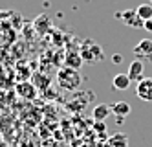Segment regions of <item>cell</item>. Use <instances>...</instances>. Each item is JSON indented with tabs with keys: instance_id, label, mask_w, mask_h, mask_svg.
I'll return each instance as SVG.
<instances>
[{
	"instance_id": "obj_13",
	"label": "cell",
	"mask_w": 152,
	"mask_h": 147,
	"mask_svg": "<svg viewBox=\"0 0 152 147\" xmlns=\"http://www.w3.org/2000/svg\"><path fill=\"white\" fill-rule=\"evenodd\" d=\"M112 63H114V64H121V63H123V55H121V53H114V55H112Z\"/></svg>"
},
{
	"instance_id": "obj_6",
	"label": "cell",
	"mask_w": 152,
	"mask_h": 147,
	"mask_svg": "<svg viewBox=\"0 0 152 147\" xmlns=\"http://www.w3.org/2000/svg\"><path fill=\"white\" fill-rule=\"evenodd\" d=\"M143 61H139V59H134L132 63H130L128 66V77L132 79V81H136V79H143Z\"/></svg>"
},
{
	"instance_id": "obj_10",
	"label": "cell",
	"mask_w": 152,
	"mask_h": 147,
	"mask_svg": "<svg viewBox=\"0 0 152 147\" xmlns=\"http://www.w3.org/2000/svg\"><path fill=\"white\" fill-rule=\"evenodd\" d=\"M136 11H137L141 20H150L152 18V4H139Z\"/></svg>"
},
{
	"instance_id": "obj_9",
	"label": "cell",
	"mask_w": 152,
	"mask_h": 147,
	"mask_svg": "<svg viewBox=\"0 0 152 147\" xmlns=\"http://www.w3.org/2000/svg\"><path fill=\"white\" fill-rule=\"evenodd\" d=\"M132 83V79L128 77V74H117L114 79H112V85H114V90H126Z\"/></svg>"
},
{
	"instance_id": "obj_17",
	"label": "cell",
	"mask_w": 152,
	"mask_h": 147,
	"mask_svg": "<svg viewBox=\"0 0 152 147\" xmlns=\"http://www.w3.org/2000/svg\"><path fill=\"white\" fill-rule=\"evenodd\" d=\"M150 4H152V0H150Z\"/></svg>"
},
{
	"instance_id": "obj_3",
	"label": "cell",
	"mask_w": 152,
	"mask_h": 147,
	"mask_svg": "<svg viewBox=\"0 0 152 147\" xmlns=\"http://www.w3.org/2000/svg\"><path fill=\"white\" fill-rule=\"evenodd\" d=\"M134 55L139 61H143V59L152 61V41L150 39H141L134 46Z\"/></svg>"
},
{
	"instance_id": "obj_7",
	"label": "cell",
	"mask_w": 152,
	"mask_h": 147,
	"mask_svg": "<svg viewBox=\"0 0 152 147\" xmlns=\"http://www.w3.org/2000/svg\"><path fill=\"white\" fill-rule=\"evenodd\" d=\"M110 109L115 118H125L130 114V103H126V101H115V103L110 105Z\"/></svg>"
},
{
	"instance_id": "obj_16",
	"label": "cell",
	"mask_w": 152,
	"mask_h": 147,
	"mask_svg": "<svg viewBox=\"0 0 152 147\" xmlns=\"http://www.w3.org/2000/svg\"><path fill=\"white\" fill-rule=\"evenodd\" d=\"M2 17H4V13H2V11H0V18H2Z\"/></svg>"
},
{
	"instance_id": "obj_8",
	"label": "cell",
	"mask_w": 152,
	"mask_h": 147,
	"mask_svg": "<svg viewBox=\"0 0 152 147\" xmlns=\"http://www.w3.org/2000/svg\"><path fill=\"white\" fill-rule=\"evenodd\" d=\"M17 92L22 96V98H26V99H31V98H35V96H37V86L24 81V83H18Z\"/></svg>"
},
{
	"instance_id": "obj_14",
	"label": "cell",
	"mask_w": 152,
	"mask_h": 147,
	"mask_svg": "<svg viewBox=\"0 0 152 147\" xmlns=\"http://www.w3.org/2000/svg\"><path fill=\"white\" fill-rule=\"evenodd\" d=\"M143 28H145L148 33H152V18H150V20H145V26H143Z\"/></svg>"
},
{
	"instance_id": "obj_1",
	"label": "cell",
	"mask_w": 152,
	"mask_h": 147,
	"mask_svg": "<svg viewBox=\"0 0 152 147\" xmlns=\"http://www.w3.org/2000/svg\"><path fill=\"white\" fill-rule=\"evenodd\" d=\"M57 81H59L61 88H64V90H75V88H79L83 79H81V74L75 68L64 66V68H61L59 74H57Z\"/></svg>"
},
{
	"instance_id": "obj_11",
	"label": "cell",
	"mask_w": 152,
	"mask_h": 147,
	"mask_svg": "<svg viewBox=\"0 0 152 147\" xmlns=\"http://www.w3.org/2000/svg\"><path fill=\"white\" fill-rule=\"evenodd\" d=\"M83 55H79V53H70L68 55V59H66V66H70V68H75L77 70L79 66L83 64Z\"/></svg>"
},
{
	"instance_id": "obj_4",
	"label": "cell",
	"mask_w": 152,
	"mask_h": 147,
	"mask_svg": "<svg viewBox=\"0 0 152 147\" xmlns=\"http://www.w3.org/2000/svg\"><path fill=\"white\" fill-rule=\"evenodd\" d=\"M136 94L139 99L152 103V77H143L136 86Z\"/></svg>"
},
{
	"instance_id": "obj_12",
	"label": "cell",
	"mask_w": 152,
	"mask_h": 147,
	"mask_svg": "<svg viewBox=\"0 0 152 147\" xmlns=\"http://www.w3.org/2000/svg\"><path fill=\"white\" fill-rule=\"evenodd\" d=\"M110 147H128V138L125 134H115L110 138Z\"/></svg>"
},
{
	"instance_id": "obj_5",
	"label": "cell",
	"mask_w": 152,
	"mask_h": 147,
	"mask_svg": "<svg viewBox=\"0 0 152 147\" xmlns=\"http://www.w3.org/2000/svg\"><path fill=\"white\" fill-rule=\"evenodd\" d=\"M110 114H112L110 105H104V103L95 105V107H94V110H92V118H94L95 121H104Z\"/></svg>"
},
{
	"instance_id": "obj_2",
	"label": "cell",
	"mask_w": 152,
	"mask_h": 147,
	"mask_svg": "<svg viewBox=\"0 0 152 147\" xmlns=\"http://www.w3.org/2000/svg\"><path fill=\"white\" fill-rule=\"evenodd\" d=\"M115 15H117V18H121L126 26H132V28H143L145 26V20L139 18L136 9H125V11H119Z\"/></svg>"
},
{
	"instance_id": "obj_15",
	"label": "cell",
	"mask_w": 152,
	"mask_h": 147,
	"mask_svg": "<svg viewBox=\"0 0 152 147\" xmlns=\"http://www.w3.org/2000/svg\"><path fill=\"white\" fill-rule=\"evenodd\" d=\"M95 129H97V131H101V132H103V131H104L106 127H104V123H103V121H95Z\"/></svg>"
}]
</instances>
